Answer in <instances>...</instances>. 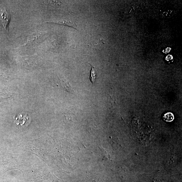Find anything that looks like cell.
<instances>
[{"mask_svg": "<svg viewBox=\"0 0 182 182\" xmlns=\"http://www.w3.org/2000/svg\"><path fill=\"white\" fill-rule=\"evenodd\" d=\"M11 16L5 8L2 9L0 13V20L2 25L7 32H9L8 27Z\"/></svg>", "mask_w": 182, "mask_h": 182, "instance_id": "1", "label": "cell"}, {"mask_svg": "<svg viewBox=\"0 0 182 182\" xmlns=\"http://www.w3.org/2000/svg\"><path fill=\"white\" fill-rule=\"evenodd\" d=\"M48 23H52L56 24L68 26L77 30V26L75 23L70 21H66V20H59L55 22H47Z\"/></svg>", "mask_w": 182, "mask_h": 182, "instance_id": "2", "label": "cell"}, {"mask_svg": "<svg viewBox=\"0 0 182 182\" xmlns=\"http://www.w3.org/2000/svg\"><path fill=\"white\" fill-rule=\"evenodd\" d=\"M28 115H20L17 118L16 124L18 125L19 124L23 126L28 119Z\"/></svg>", "mask_w": 182, "mask_h": 182, "instance_id": "3", "label": "cell"}, {"mask_svg": "<svg viewBox=\"0 0 182 182\" xmlns=\"http://www.w3.org/2000/svg\"><path fill=\"white\" fill-rule=\"evenodd\" d=\"M89 64L91 66V67H92V69H91L90 72V82L93 84H94L95 82L96 78V70L93 66L90 65V63Z\"/></svg>", "mask_w": 182, "mask_h": 182, "instance_id": "4", "label": "cell"}, {"mask_svg": "<svg viewBox=\"0 0 182 182\" xmlns=\"http://www.w3.org/2000/svg\"><path fill=\"white\" fill-rule=\"evenodd\" d=\"M163 117L165 121L168 122H172L174 119V115L171 112H167L165 113Z\"/></svg>", "mask_w": 182, "mask_h": 182, "instance_id": "5", "label": "cell"}]
</instances>
